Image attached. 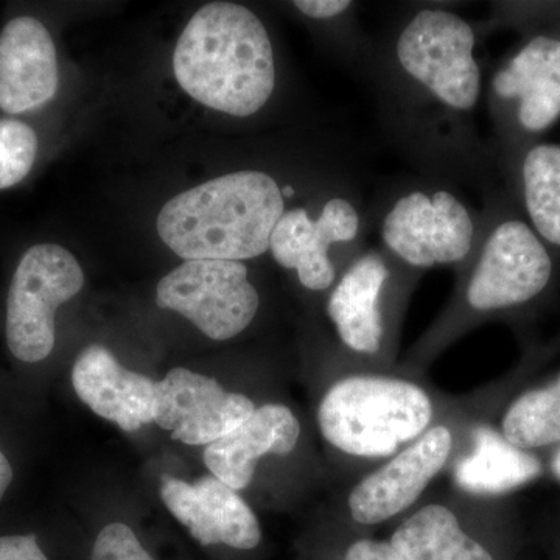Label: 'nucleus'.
<instances>
[{
  "instance_id": "423d86ee",
  "label": "nucleus",
  "mask_w": 560,
  "mask_h": 560,
  "mask_svg": "<svg viewBox=\"0 0 560 560\" xmlns=\"http://www.w3.org/2000/svg\"><path fill=\"white\" fill-rule=\"evenodd\" d=\"M318 198L287 209L271 234L272 260L296 275L308 293H329L350 261L366 248L370 202L352 165L326 180Z\"/></svg>"
},
{
  "instance_id": "1a4fd4ad",
  "label": "nucleus",
  "mask_w": 560,
  "mask_h": 560,
  "mask_svg": "<svg viewBox=\"0 0 560 560\" xmlns=\"http://www.w3.org/2000/svg\"><path fill=\"white\" fill-rule=\"evenodd\" d=\"M84 275L72 253L39 243L22 256L7 300V342L18 360L38 363L55 348V313L83 289Z\"/></svg>"
},
{
  "instance_id": "a211bd4d",
  "label": "nucleus",
  "mask_w": 560,
  "mask_h": 560,
  "mask_svg": "<svg viewBox=\"0 0 560 560\" xmlns=\"http://www.w3.org/2000/svg\"><path fill=\"white\" fill-rule=\"evenodd\" d=\"M541 471L534 453L514 447L490 425H478L471 451L456 463L453 477L470 495L499 497L537 480Z\"/></svg>"
},
{
  "instance_id": "0eeeda50",
  "label": "nucleus",
  "mask_w": 560,
  "mask_h": 560,
  "mask_svg": "<svg viewBox=\"0 0 560 560\" xmlns=\"http://www.w3.org/2000/svg\"><path fill=\"white\" fill-rule=\"evenodd\" d=\"M429 393L405 378L353 374L335 383L318 408L324 440L357 458H386L430 429Z\"/></svg>"
},
{
  "instance_id": "4be33fe9",
  "label": "nucleus",
  "mask_w": 560,
  "mask_h": 560,
  "mask_svg": "<svg viewBox=\"0 0 560 560\" xmlns=\"http://www.w3.org/2000/svg\"><path fill=\"white\" fill-rule=\"evenodd\" d=\"M304 20L319 25L329 36L348 69L363 72L372 47V36L363 32L359 3L349 0H296L291 3Z\"/></svg>"
},
{
  "instance_id": "ddd939ff",
  "label": "nucleus",
  "mask_w": 560,
  "mask_h": 560,
  "mask_svg": "<svg viewBox=\"0 0 560 560\" xmlns=\"http://www.w3.org/2000/svg\"><path fill=\"white\" fill-rule=\"evenodd\" d=\"M241 393H231L215 378L175 368L156 382L153 422L187 445H209L226 436L256 411Z\"/></svg>"
},
{
  "instance_id": "393cba45",
  "label": "nucleus",
  "mask_w": 560,
  "mask_h": 560,
  "mask_svg": "<svg viewBox=\"0 0 560 560\" xmlns=\"http://www.w3.org/2000/svg\"><path fill=\"white\" fill-rule=\"evenodd\" d=\"M338 560H408L389 540L357 537L346 541Z\"/></svg>"
},
{
  "instance_id": "39448f33",
  "label": "nucleus",
  "mask_w": 560,
  "mask_h": 560,
  "mask_svg": "<svg viewBox=\"0 0 560 560\" xmlns=\"http://www.w3.org/2000/svg\"><path fill=\"white\" fill-rule=\"evenodd\" d=\"M368 210L375 245L416 275L434 268L458 271L480 237L481 210L448 180L423 175L390 180Z\"/></svg>"
},
{
  "instance_id": "f257e3e1",
  "label": "nucleus",
  "mask_w": 560,
  "mask_h": 560,
  "mask_svg": "<svg viewBox=\"0 0 560 560\" xmlns=\"http://www.w3.org/2000/svg\"><path fill=\"white\" fill-rule=\"evenodd\" d=\"M475 22L441 5H411L372 36L361 75L383 135L419 175L488 187L490 156L477 125L482 70Z\"/></svg>"
},
{
  "instance_id": "4468645a",
  "label": "nucleus",
  "mask_w": 560,
  "mask_h": 560,
  "mask_svg": "<svg viewBox=\"0 0 560 560\" xmlns=\"http://www.w3.org/2000/svg\"><path fill=\"white\" fill-rule=\"evenodd\" d=\"M161 499L167 510L202 547L224 545L232 550H256L261 541L260 523L237 490L213 475L195 482L164 475Z\"/></svg>"
},
{
  "instance_id": "f3484780",
  "label": "nucleus",
  "mask_w": 560,
  "mask_h": 560,
  "mask_svg": "<svg viewBox=\"0 0 560 560\" xmlns=\"http://www.w3.org/2000/svg\"><path fill=\"white\" fill-rule=\"evenodd\" d=\"M300 436L301 423L293 411L285 405L267 404L226 436L206 445L205 463L210 475L238 492L253 481L257 460L289 455Z\"/></svg>"
},
{
  "instance_id": "aec40b11",
  "label": "nucleus",
  "mask_w": 560,
  "mask_h": 560,
  "mask_svg": "<svg viewBox=\"0 0 560 560\" xmlns=\"http://www.w3.org/2000/svg\"><path fill=\"white\" fill-rule=\"evenodd\" d=\"M511 156L526 223L548 249H560V143H533Z\"/></svg>"
},
{
  "instance_id": "f8f14e48",
  "label": "nucleus",
  "mask_w": 560,
  "mask_h": 560,
  "mask_svg": "<svg viewBox=\"0 0 560 560\" xmlns=\"http://www.w3.org/2000/svg\"><path fill=\"white\" fill-rule=\"evenodd\" d=\"M453 451L452 430L430 427L381 469L352 489L349 514L360 526L381 525L407 511L447 464Z\"/></svg>"
},
{
  "instance_id": "9d476101",
  "label": "nucleus",
  "mask_w": 560,
  "mask_h": 560,
  "mask_svg": "<svg viewBox=\"0 0 560 560\" xmlns=\"http://www.w3.org/2000/svg\"><path fill=\"white\" fill-rule=\"evenodd\" d=\"M490 116L511 153L515 140L534 138L560 119V38L533 36L490 79Z\"/></svg>"
},
{
  "instance_id": "2eb2a0df",
  "label": "nucleus",
  "mask_w": 560,
  "mask_h": 560,
  "mask_svg": "<svg viewBox=\"0 0 560 560\" xmlns=\"http://www.w3.org/2000/svg\"><path fill=\"white\" fill-rule=\"evenodd\" d=\"M58 90L57 49L43 22L14 18L0 32V109L22 114L39 108Z\"/></svg>"
},
{
  "instance_id": "dca6fc26",
  "label": "nucleus",
  "mask_w": 560,
  "mask_h": 560,
  "mask_svg": "<svg viewBox=\"0 0 560 560\" xmlns=\"http://www.w3.org/2000/svg\"><path fill=\"white\" fill-rule=\"evenodd\" d=\"M72 385L95 415L128 433L153 422L156 382L121 366L105 346L92 345L80 353L72 368Z\"/></svg>"
},
{
  "instance_id": "9b49d317",
  "label": "nucleus",
  "mask_w": 560,
  "mask_h": 560,
  "mask_svg": "<svg viewBox=\"0 0 560 560\" xmlns=\"http://www.w3.org/2000/svg\"><path fill=\"white\" fill-rule=\"evenodd\" d=\"M156 302L178 312L215 341L248 329L260 311L249 268L235 260H186L160 280Z\"/></svg>"
},
{
  "instance_id": "412c9836",
  "label": "nucleus",
  "mask_w": 560,
  "mask_h": 560,
  "mask_svg": "<svg viewBox=\"0 0 560 560\" xmlns=\"http://www.w3.org/2000/svg\"><path fill=\"white\" fill-rule=\"evenodd\" d=\"M500 433L529 453L560 444V374L514 399L501 419Z\"/></svg>"
},
{
  "instance_id": "20e7f679",
  "label": "nucleus",
  "mask_w": 560,
  "mask_h": 560,
  "mask_svg": "<svg viewBox=\"0 0 560 560\" xmlns=\"http://www.w3.org/2000/svg\"><path fill=\"white\" fill-rule=\"evenodd\" d=\"M486 194L477 246L458 270L455 300L427 337V348H436L489 316L528 307L551 287V250L525 219L511 212L503 197Z\"/></svg>"
},
{
  "instance_id": "f03ea898",
  "label": "nucleus",
  "mask_w": 560,
  "mask_h": 560,
  "mask_svg": "<svg viewBox=\"0 0 560 560\" xmlns=\"http://www.w3.org/2000/svg\"><path fill=\"white\" fill-rule=\"evenodd\" d=\"M173 72L194 101L237 119L257 116L278 90L267 25L241 3L201 7L176 44Z\"/></svg>"
},
{
  "instance_id": "a878e982",
  "label": "nucleus",
  "mask_w": 560,
  "mask_h": 560,
  "mask_svg": "<svg viewBox=\"0 0 560 560\" xmlns=\"http://www.w3.org/2000/svg\"><path fill=\"white\" fill-rule=\"evenodd\" d=\"M0 560H49L40 550L38 539L27 536L0 537Z\"/></svg>"
},
{
  "instance_id": "7ed1b4c3",
  "label": "nucleus",
  "mask_w": 560,
  "mask_h": 560,
  "mask_svg": "<svg viewBox=\"0 0 560 560\" xmlns=\"http://www.w3.org/2000/svg\"><path fill=\"white\" fill-rule=\"evenodd\" d=\"M298 194L290 180L243 168L176 195L161 209L158 232L184 260L256 259L270 249L272 231Z\"/></svg>"
},
{
  "instance_id": "cd10ccee",
  "label": "nucleus",
  "mask_w": 560,
  "mask_h": 560,
  "mask_svg": "<svg viewBox=\"0 0 560 560\" xmlns=\"http://www.w3.org/2000/svg\"><path fill=\"white\" fill-rule=\"evenodd\" d=\"M550 470L552 474V477L556 478L560 482V447L559 451L556 452V455L552 456L551 463H550Z\"/></svg>"
},
{
  "instance_id": "6e6552de",
  "label": "nucleus",
  "mask_w": 560,
  "mask_h": 560,
  "mask_svg": "<svg viewBox=\"0 0 560 560\" xmlns=\"http://www.w3.org/2000/svg\"><path fill=\"white\" fill-rule=\"evenodd\" d=\"M419 276L390 259L378 245L361 250L327 293L326 313L341 345L355 355L385 353Z\"/></svg>"
},
{
  "instance_id": "5701e85b",
  "label": "nucleus",
  "mask_w": 560,
  "mask_h": 560,
  "mask_svg": "<svg viewBox=\"0 0 560 560\" xmlns=\"http://www.w3.org/2000/svg\"><path fill=\"white\" fill-rule=\"evenodd\" d=\"M38 154V138L21 120L0 119V190L16 186L31 173Z\"/></svg>"
},
{
  "instance_id": "6ab92c4d",
  "label": "nucleus",
  "mask_w": 560,
  "mask_h": 560,
  "mask_svg": "<svg viewBox=\"0 0 560 560\" xmlns=\"http://www.w3.org/2000/svg\"><path fill=\"white\" fill-rule=\"evenodd\" d=\"M408 560H501L489 540L464 528L442 504L420 508L389 539Z\"/></svg>"
},
{
  "instance_id": "bb28decb",
  "label": "nucleus",
  "mask_w": 560,
  "mask_h": 560,
  "mask_svg": "<svg viewBox=\"0 0 560 560\" xmlns=\"http://www.w3.org/2000/svg\"><path fill=\"white\" fill-rule=\"evenodd\" d=\"M11 481H13V469H11L10 460L0 452V501L9 490Z\"/></svg>"
},
{
  "instance_id": "b1692460",
  "label": "nucleus",
  "mask_w": 560,
  "mask_h": 560,
  "mask_svg": "<svg viewBox=\"0 0 560 560\" xmlns=\"http://www.w3.org/2000/svg\"><path fill=\"white\" fill-rule=\"evenodd\" d=\"M91 560H156L145 550L135 530L125 523H109L98 533Z\"/></svg>"
}]
</instances>
